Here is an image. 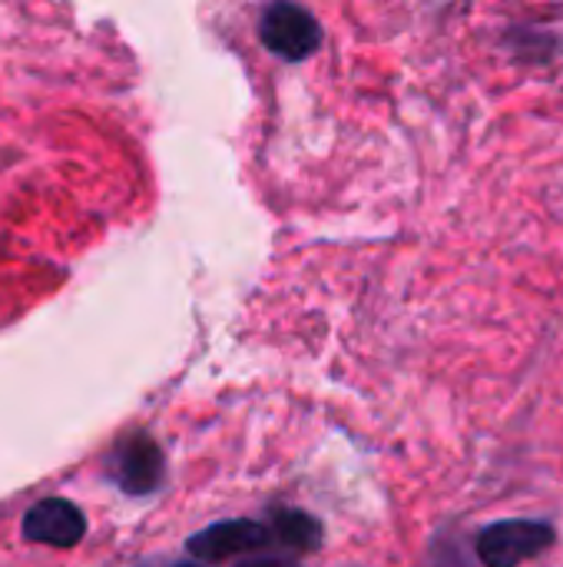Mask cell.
<instances>
[{
    "instance_id": "1",
    "label": "cell",
    "mask_w": 563,
    "mask_h": 567,
    "mask_svg": "<svg viewBox=\"0 0 563 567\" xmlns=\"http://www.w3.org/2000/svg\"><path fill=\"white\" fill-rule=\"evenodd\" d=\"M557 545V532L548 522L511 518L494 522L478 535V561L484 567H521Z\"/></svg>"
},
{
    "instance_id": "2",
    "label": "cell",
    "mask_w": 563,
    "mask_h": 567,
    "mask_svg": "<svg viewBox=\"0 0 563 567\" xmlns=\"http://www.w3.org/2000/svg\"><path fill=\"white\" fill-rule=\"evenodd\" d=\"M259 40L275 56H282L289 63H302V60H309L322 47V27L299 3H272V7L262 10Z\"/></svg>"
},
{
    "instance_id": "3",
    "label": "cell",
    "mask_w": 563,
    "mask_h": 567,
    "mask_svg": "<svg viewBox=\"0 0 563 567\" xmlns=\"http://www.w3.org/2000/svg\"><path fill=\"white\" fill-rule=\"evenodd\" d=\"M269 545H275L269 525L249 522V518H232V522H219V525H209L199 535H192L186 542V551L206 565H219V561H229L239 555L262 551Z\"/></svg>"
},
{
    "instance_id": "4",
    "label": "cell",
    "mask_w": 563,
    "mask_h": 567,
    "mask_svg": "<svg viewBox=\"0 0 563 567\" xmlns=\"http://www.w3.org/2000/svg\"><path fill=\"white\" fill-rule=\"evenodd\" d=\"M163 472H166V458L163 449L146 435L136 432L129 435L116 452H113V478L116 485L139 498V495H153L163 485Z\"/></svg>"
},
{
    "instance_id": "5",
    "label": "cell",
    "mask_w": 563,
    "mask_h": 567,
    "mask_svg": "<svg viewBox=\"0 0 563 567\" xmlns=\"http://www.w3.org/2000/svg\"><path fill=\"white\" fill-rule=\"evenodd\" d=\"M20 528H23V538L33 542V545L73 548L86 535V518L66 498H43V502H37V505L27 508Z\"/></svg>"
},
{
    "instance_id": "6",
    "label": "cell",
    "mask_w": 563,
    "mask_h": 567,
    "mask_svg": "<svg viewBox=\"0 0 563 567\" xmlns=\"http://www.w3.org/2000/svg\"><path fill=\"white\" fill-rule=\"evenodd\" d=\"M269 528H272L275 545H285V548L295 551V555H312V551H319L322 542H325L322 525H319L312 515L295 512V508H275Z\"/></svg>"
},
{
    "instance_id": "7",
    "label": "cell",
    "mask_w": 563,
    "mask_h": 567,
    "mask_svg": "<svg viewBox=\"0 0 563 567\" xmlns=\"http://www.w3.org/2000/svg\"><path fill=\"white\" fill-rule=\"evenodd\" d=\"M239 567H302L295 558H249Z\"/></svg>"
},
{
    "instance_id": "8",
    "label": "cell",
    "mask_w": 563,
    "mask_h": 567,
    "mask_svg": "<svg viewBox=\"0 0 563 567\" xmlns=\"http://www.w3.org/2000/svg\"><path fill=\"white\" fill-rule=\"evenodd\" d=\"M176 567H202V565H176Z\"/></svg>"
}]
</instances>
